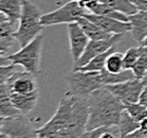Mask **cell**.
I'll return each mask as SVG.
<instances>
[{
  "label": "cell",
  "instance_id": "1",
  "mask_svg": "<svg viewBox=\"0 0 147 138\" xmlns=\"http://www.w3.org/2000/svg\"><path fill=\"white\" fill-rule=\"evenodd\" d=\"M89 117L87 131L106 125H117L122 113L125 109L124 103L107 88L102 87L93 91L88 97Z\"/></svg>",
  "mask_w": 147,
  "mask_h": 138
},
{
  "label": "cell",
  "instance_id": "2",
  "mask_svg": "<svg viewBox=\"0 0 147 138\" xmlns=\"http://www.w3.org/2000/svg\"><path fill=\"white\" fill-rule=\"evenodd\" d=\"M42 13L30 0H24L22 12L19 18V27L13 33L15 41L21 48L38 36L44 30V26L40 22Z\"/></svg>",
  "mask_w": 147,
  "mask_h": 138
},
{
  "label": "cell",
  "instance_id": "3",
  "mask_svg": "<svg viewBox=\"0 0 147 138\" xmlns=\"http://www.w3.org/2000/svg\"><path fill=\"white\" fill-rule=\"evenodd\" d=\"M74 96L67 92L60 100L56 113L50 120L40 128L36 130L38 138H56L63 128L66 126L73 111Z\"/></svg>",
  "mask_w": 147,
  "mask_h": 138
},
{
  "label": "cell",
  "instance_id": "4",
  "mask_svg": "<svg viewBox=\"0 0 147 138\" xmlns=\"http://www.w3.org/2000/svg\"><path fill=\"white\" fill-rule=\"evenodd\" d=\"M44 46V35L39 34L33 41L29 43L15 53L9 55V60L12 64L19 65L24 68V70L33 73L37 77L40 73V60L41 51Z\"/></svg>",
  "mask_w": 147,
  "mask_h": 138
},
{
  "label": "cell",
  "instance_id": "5",
  "mask_svg": "<svg viewBox=\"0 0 147 138\" xmlns=\"http://www.w3.org/2000/svg\"><path fill=\"white\" fill-rule=\"evenodd\" d=\"M70 90L73 96L77 97H89L93 91L104 87L100 71H82L73 70L66 75Z\"/></svg>",
  "mask_w": 147,
  "mask_h": 138
},
{
  "label": "cell",
  "instance_id": "6",
  "mask_svg": "<svg viewBox=\"0 0 147 138\" xmlns=\"http://www.w3.org/2000/svg\"><path fill=\"white\" fill-rule=\"evenodd\" d=\"M89 117L88 97L74 96V106L72 116L56 138H80L87 132V122Z\"/></svg>",
  "mask_w": 147,
  "mask_h": 138
},
{
  "label": "cell",
  "instance_id": "7",
  "mask_svg": "<svg viewBox=\"0 0 147 138\" xmlns=\"http://www.w3.org/2000/svg\"><path fill=\"white\" fill-rule=\"evenodd\" d=\"M88 11L80 5L78 1L71 0L59 9L50 12L47 14H42L40 22L44 27L54 26V24H71L77 21L80 17L84 16Z\"/></svg>",
  "mask_w": 147,
  "mask_h": 138
},
{
  "label": "cell",
  "instance_id": "8",
  "mask_svg": "<svg viewBox=\"0 0 147 138\" xmlns=\"http://www.w3.org/2000/svg\"><path fill=\"white\" fill-rule=\"evenodd\" d=\"M1 133L10 138H38L36 130L33 128L30 119L26 115L3 118Z\"/></svg>",
  "mask_w": 147,
  "mask_h": 138
},
{
  "label": "cell",
  "instance_id": "9",
  "mask_svg": "<svg viewBox=\"0 0 147 138\" xmlns=\"http://www.w3.org/2000/svg\"><path fill=\"white\" fill-rule=\"evenodd\" d=\"M123 37L124 34H113L112 36H110L109 38H106V39H100V41L90 39L83 55L76 62H74L73 69H77V68L87 65L96 55L109 50L113 46H117L123 39Z\"/></svg>",
  "mask_w": 147,
  "mask_h": 138
},
{
  "label": "cell",
  "instance_id": "10",
  "mask_svg": "<svg viewBox=\"0 0 147 138\" xmlns=\"http://www.w3.org/2000/svg\"><path fill=\"white\" fill-rule=\"evenodd\" d=\"M105 87L108 90L120 99L123 102H139L140 96L143 91L144 85L142 84L141 80L134 79L131 81L119 83L113 85H106Z\"/></svg>",
  "mask_w": 147,
  "mask_h": 138
},
{
  "label": "cell",
  "instance_id": "11",
  "mask_svg": "<svg viewBox=\"0 0 147 138\" xmlns=\"http://www.w3.org/2000/svg\"><path fill=\"white\" fill-rule=\"evenodd\" d=\"M35 75L29 71H15L7 80V85L10 94H29L37 91V82Z\"/></svg>",
  "mask_w": 147,
  "mask_h": 138
},
{
  "label": "cell",
  "instance_id": "12",
  "mask_svg": "<svg viewBox=\"0 0 147 138\" xmlns=\"http://www.w3.org/2000/svg\"><path fill=\"white\" fill-rule=\"evenodd\" d=\"M68 36L70 41L71 55L73 61L76 62L85 52L90 38L86 35L77 21L68 24Z\"/></svg>",
  "mask_w": 147,
  "mask_h": 138
},
{
  "label": "cell",
  "instance_id": "13",
  "mask_svg": "<svg viewBox=\"0 0 147 138\" xmlns=\"http://www.w3.org/2000/svg\"><path fill=\"white\" fill-rule=\"evenodd\" d=\"M84 16L86 17V18H88L89 20H91L92 22L96 24L98 27L102 28L107 33L125 34L127 33V32H130L131 30L130 22L121 21V20H117V19H114V18H111V17L90 13V12H87Z\"/></svg>",
  "mask_w": 147,
  "mask_h": 138
},
{
  "label": "cell",
  "instance_id": "14",
  "mask_svg": "<svg viewBox=\"0 0 147 138\" xmlns=\"http://www.w3.org/2000/svg\"><path fill=\"white\" fill-rule=\"evenodd\" d=\"M129 22L131 24L130 33L132 38L141 45L147 37V11H138L136 14L130 15Z\"/></svg>",
  "mask_w": 147,
  "mask_h": 138
},
{
  "label": "cell",
  "instance_id": "15",
  "mask_svg": "<svg viewBox=\"0 0 147 138\" xmlns=\"http://www.w3.org/2000/svg\"><path fill=\"white\" fill-rule=\"evenodd\" d=\"M39 98L38 90L29 94H11V99L14 106L22 115H28L36 106Z\"/></svg>",
  "mask_w": 147,
  "mask_h": 138
},
{
  "label": "cell",
  "instance_id": "16",
  "mask_svg": "<svg viewBox=\"0 0 147 138\" xmlns=\"http://www.w3.org/2000/svg\"><path fill=\"white\" fill-rule=\"evenodd\" d=\"M22 115L14 106L7 84L0 85V116L3 118L16 117Z\"/></svg>",
  "mask_w": 147,
  "mask_h": 138
},
{
  "label": "cell",
  "instance_id": "17",
  "mask_svg": "<svg viewBox=\"0 0 147 138\" xmlns=\"http://www.w3.org/2000/svg\"><path fill=\"white\" fill-rule=\"evenodd\" d=\"M77 22L80 24V26L82 27L83 31L86 33L90 39L93 41H100V39H106L109 38L110 36H112L113 34L107 33L106 31H104L102 28H100L96 24L92 22L91 20H89L88 18H86L85 16H82L77 19Z\"/></svg>",
  "mask_w": 147,
  "mask_h": 138
},
{
  "label": "cell",
  "instance_id": "18",
  "mask_svg": "<svg viewBox=\"0 0 147 138\" xmlns=\"http://www.w3.org/2000/svg\"><path fill=\"white\" fill-rule=\"evenodd\" d=\"M100 74H102L104 86L124 83V82L131 81V80L137 79L132 69H124L120 72L113 73V72H109L104 68L103 70H100Z\"/></svg>",
  "mask_w": 147,
  "mask_h": 138
},
{
  "label": "cell",
  "instance_id": "19",
  "mask_svg": "<svg viewBox=\"0 0 147 138\" xmlns=\"http://www.w3.org/2000/svg\"><path fill=\"white\" fill-rule=\"evenodd\" d=\"M24 0H1L0 1V11L5 14L7 19L16 24L19 20L21 12H22Z\"/></svg>",
  "mask_w": 147,
  "mask_h": 138
},
{
  "label": "cell",
  "instance_id": "20",
  "mask_svg": "<svg viewBox=\"0 0 147 138\" xmlns=\"http://www.w3.org/2000/svg\"><path fill=\"white\" fill-rule=\"evenodd\" d=\"M115 47L117 46H113L112 48H110L109 50L105 51L103 53L98 54L96 56L92 58L87 65H85L83 67H80L77 69H73V70H82V71H100L105 68V65H106V61H107L108 56L110 55L111 53H113L115 51Z\"/></svg>",
  "mask_w": 147,
  "mask_h": 138
},
{
  "label": "cell",
  "instance_id": "21",
  "mask_svg": "<svg viewBox=\"0 0 147 138\" xmlns=\"http://www.w3.org/2000/svg\"><path fill=\"white\" fill-rule=\"evenodd\" d=\"M117 125H119L122 137H124V136L139 130L140 128V121L134 119L132 116H130L127 111L124 109L123 113H122V116H121L120 122H119Z\"/></svg>",
  "mask_w": 147,
  "mask_h": 138
},
{
  "label": "cell",
  "instance_id": "22",
  "mask_svg": "<svg viewBox=\"0 0 147 138\" xmlns=\"http://www.w3.org/2000/svg\"><path fill=\"white\" fill-rule=\"evenodd\" d=\"M98 1L107 4L108 7H112L113 10L126 14L128 16L134 15L139 11L130 0H98Z\"/></svg>",
  "mask_w": 147,
  "mask_h": 138
},
{
  "label": "cell",
  "instance_id": "23",
  "mask_svg": "<svg viewBox=\"0 0 147 138\" xmlns=\"http://www.w3.org/2000/svg\"><path fill=\"white\" fill-rule=\"evenodd\" d=\"M90 13L104 15V16L111 17V18H114V19H117V20L129 22V16H128V15H126V14H124V13H121L119 11L113 10L112 7H108L107 4L103 3V2H100V1H98V3L91 10Z\"/></svg>",
  "mask_w": 147,
  "mask_h": 138
},
{
  "label": "cell",
  "instance_id": "24",
  "mask_svg": "<svg viewBox=\"0 0 147 138\" xmlns=\"http://www.w3.org/2000/svg\"><path fill=\"white\" fill-rule=\"evenodd\" d=\"M105 69L109 72H113V73L124 70V54L120 53V52H115V51L113 53H111L106 61Z\"/></svg>",
  "mask_w": 147,
  "mask_h": 138
},
{
  "label": "cell",
  "instance_id": "25",
  "mask_svg": "<svg viewBox=\"0 0 147 138\" xmlns=\"http://www.w3.org/2000/svg\"><path fill=\"white\" fill-rule=\"evenodd\" d=\"M132 70L139 80H142L147 72V46L140 45V57L132 67Z\"/></svg>",
  "mask_w": 147,
  "mask_h": 138
},
{
  "label": "cell",
  "instance_id": "26",
  "mask_svg": "<svg viewBox=\"0 0 147 138\" xmlns=\"http://www.w3.org/2000/svg\"><path fill=\"white\" fill-rule=\"evenodd\" d=\"M124 108L138 121H141L143 118L147 117V107L141 104L140 102H124Z\"/></svg>",
  "mask_w": 147,
  "mask_h": 138
},
{
  "label": "cell",
  "instance_id": "27",
  "mask_svg": "<svg viewBox=\"0 0 147 138\" xmlns=\"http://www.w3.org/2000/svg\"><path fill=\"white\" fill-rule=\"evenodd\" d=\"M140 57V46L129 48L124 54V69H132Z\"/></svg>",
  "mask_w": 147,
  "mask_h": 138
},
{
  "label": "cell",
  "instance_id": "28",
  "mask_svg": "<svg viewBox=\"0 0 147 138\" xmlns=\"http://www.w3.org/2000/svg\"><path fill=\"white\" fill-rule=\"evenodd\" d=\"M17 65L10 64L4 65V66H0V85L7 84V80L11 77V75L15 72V68Z\"/></svg>",
  "mask_w": 147,
  "mask_h": 138
},
{
  "label": "cell",
  "instance_id": "29",
  "mask_svg": "<svg viewBox=\"0 0 147 138\" xmlns=\"http://www.w3.org/2000/svg\"><path fill=\"white\" fill-rule=\"evenodd\" d=\"M122 138H147V134L145 132L142 131L141 128H139L137 131L132 132V133L126 135V136H124Z\"/></svg>",
  "mask_w": 147,
  "mask_h": 138
},
{
  "label": "cell",
  "instance_id": "30",
  "mask_svg": "<svg viewBox=\"0 0 147 138\" xmlns=\"http://www.w3.org/2000/svg\"><path fill=\"white\" fill-rule=\"evenodd\" d=\"M139 11H147V0H130Z\"/></svg>",
  "mask_w": 147,
  "mask_h": 138
},
{
  "label": "cell",
  "instance_id": "31",
  "mask_svg": "<svg viewBox=\"0 0 147 138\" xmlns=\"http://www.w3.org/2000/svg\"><path fill=\"white\" fill-rule=\"evenodd\" d=\"M139 102H140L141 104H143L144 106L147 107V86H144L143 91H142V94H141V96H140Z\"/></svg>",
  "mask_w": 147,
  "mask_h": 138
},
{
  "label": "cell",
  "instance_id": "32",
  "mask_svg": "<svg viewBox=\"0 0 147 138\" xmlns=\"http://www.w3.org/2000/svg\"><path fill=\"white\" fill-rule=\"evenodd\" d=\"M12 64V62L9 60L7 56H3L2 53H0V66H4V65H10Z\"/></svg>",
  "mask_w": 147,
  "mask_h": 138
},
{
  "label": "cell",
  "instance_id": "33",
  "mask_svg": "<svg viewBox=\"0 0 147 138\" xmlns=\"http://www.w3.org/2000/svg\"><path fill=\"white\" fill-rule=\"evenodd\" d=\"M140 128L143 132L147 133V117L143 118V119L140 121Z\"/></svg>",
  "mask_w": 147,
  "mask_h": 138
},
{
  "label": "cell",
  "instance_id": "34",
  "mask_svg": "<svg viewBox=\"0 0 147 138\" xmlns=\"http://www.w3.org/2000/svg\"><path fill=\"white\" fill-rule=\"evenodd\" d=\"M141 82H142V84H143L144 86H147V72L145 73V75H144V77H142Z\"/></svg>",
  "mask_w": 147,
  "mask_h": 138
},
{
  "label": "cell",
  "instance_id": "35",
  "mask_svg": "<svg viewBox=\"0 0 147 138\" xmlns=\"http://www.w3.org/2000/svg\"><path fill=\"white\" fill-rule=\"evenodd\" d=\"M2 123H3V117L0 116V134H1V131H2Z\"/></svg>",
  "mask_w": 147,
  "mask_h": 138
},
{
  "label": "cell",
  "instance_id": "36",
  "mask_svg": "<svg viewBox=\"0 0 147 138\" xmlns=\"http://www.w3.org/2000/svg\"><path fill=\"white\" fill-rule=\"evenodd\" d=\"M141 45H142V46H147V37L144 39L143 41H142V43H141Z\"/></svg>",
  "mask_w": 147,
  "mask_h": 138
},
{
  "label": "cell",
  "instance_id": "37",
  "mask_svg": "<svg viewBox=\"0 0 147 138\" xmlns=\"http://www.w3.org/2000/svg\"><path fill=\"white\" fill-rule=\"evenodd\" d=\"M0 138H10V137H9L7 135L3 134V133H1V134H0Z\"/></svg>",
  "mask_w": 147,
  "mask_h": 138
},
{
  "label": "cell",
  "instance_id": "38",
  "mask_svg": "<svg viewBox=\"0 0 147 138\" xmlns=\"http://www.w3.org/2000/svg\"><path fill=\"white\" fill-rule=\"evenodd\" d=\"M74 1H78V0H74Z\"/></svg>",
  "mask_w": 147,
  "mask_h": 138
},
{
  "label": "cell",
  "instance_id": "39",
  "mask_svg": "<svg viewBox=\"0 0 147 138\" xmlns=\"http://www.w3.org/2000/svg\"><path fill=\"white\" fill-rule=\"evenodd\" d=\"M0 1H1V0H0Z\"/></svg>",
  "mask_w": 147,
  "mask_h": 138
},
{
  "label": "cell",
  "instance_id": "40",
  "mask_svg": "<svg viewBox=\"0 0 147 138\" xmlns=\"http://www.w3.org/2000/svg\"><path fill=\"white\" fill-rule=\"evenodd\" d=\"M146 113H147V111H146Z\"/></svg>",
  "mask_w": 147,
  "mask_h": 138
},
{
  "label": "cell",
  "instance_id": "41",
  "mask_svg": "<svg viewBox=\"0 0 147 138\" xmlns=\"http://www.w3.org/2000/svg\"><path fill=\"white\" fill-rule=\"evenodd\" d=\"M146 134H147V133H146Z\"/></svg>",
  "mask_w": 147,
  "mask_h": 138
}]
</instances>
